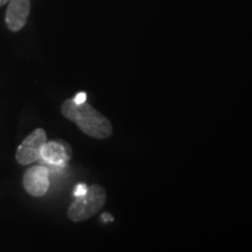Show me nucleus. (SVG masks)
Segmentation results:
<instances>
[{
	"label": "nucleus",
	"instance_id": "f257e3e1",
	"mask_svg": "<svg viewBox=\"0 0 252 252\" xmlns=\"http://www.w3.org/2000/svg\"><path fill=\"white\" fill-rule=\"evenodd\" d=\"M61 112L65 118L74 122L84 134L91 138L106 139L112 135L111 122L87 102L78 104L72 98L64 100L61 105Z\"/></svg>",
	"mask_w": 252,
	"mask_h": 252
},
{
	"label": "nucleus",
	"instance_id": "f03ea898",
	"mask_svg": "<svg viewBox=\"0 0 252 252\" xmlns=\"http://www.w3.org/2000/svg\"><path fill=\"white\" fill-rule=\"evenodd\" d=\"M105 202V189L99 185H93L88 187L86 194L75 197V201L68 208L67 215L72 222H83L98 214Z\"/></svg>",
	"mask_w": 252,
	"mask_h": 252
},
{
	"label": "nucleus",
	"instance_id": "7ed1b4c3",
	"mask_svg": "<svg viewBox=\"0 0 252 252\" xmlns=\"http://www.w3.org/2000/svg\"><path fill=\"white\" fill-rule=\"evenodd\" d=\"M47 143V133L42 127H37L27 135L18 146L15 159L18 163L26 166L40 160L41 151Z\"/></svg>",
	"mask_w": 252,
	"mask_h": 252
},
{
	"label": "nucleus",
	"instance_id": "20e7f679",
	"mask_svg": "<svg viewBox=\"0 0 252 252\" xmlns=\"http://www.w3.org/2000/svg\"><path fill=\"white\" fill-rule=\"evenodd\" d=\"M49 171L46 166H32L25 172L23 186L27 194L34 197L45 196L49 189Z\"/></svg>",
	"mask_w": 252,
	"mask_h": 252
},
{
	"label": "nucleus",
	"instance_id": "39448f33",
	"mask_svg": "<svg viewBox=\"0 0 252 252\" xmlns=\"http://www.w3.org/2000/svg\"><path fill=\"white\" fill-rule=\"evenodd\" d=\"M31 13V0H9L5 14V24L11 32L21 31L26 26Z\"/></svg>",
	"mask_w": 252,
	"mask_h": 252
},
{
	"label": "nucleus",
	"instance_id": "423d86ee",
	"mask_svg": "<svg viewBox=\"0 0 252 252\" xmlns=\"http://www.w3.org/2000/svg\"><path fill=\"white\" fill-rule=\"evenodd\" d=\"M68 144H63L61 141H47L41 151L40 159L52 166L63 167L65 166L71 158V152Z\"/></svg>",
	"mask_w": 252,
	"mask_h": 252
},
{
	"label": "nucleus",
	"instance_id": "0eeeda50",
	"mask_svg": "<svg viewBox=\"0 0 252 252\" xmlns=\"http://www.w3.org/2000/svg\"><path fill=\"white\" fill-rule=\"evenodd\" d=\"M87 190H88V186L86 184H78L76 187L74 188V196L75 197L82 196V195L87 193Z\"/></svg>",
	"mask_w": 252,
	"mask_h": 252
},
{
	"label": "nucleus",
	"instance_id": "6e6552de",
	"mask_svg": "<svg viewBox=\"0 0 252 252\" xmlns=\"http://www.w3.org/2000/svg\"><path fill=\"white\" fill-rule=\"evenodd\" d=\"M72 99L75 100V103H78V104L87 102V94L86 93H78Z\"/></svg>",
	"mask_w": 252,
	"mask_h": 252
},
{
	"label": "nucleus",
	"instance_id": "1a4fd4ad",
	"mask_svg": "<svg viewBox=\"0 0 252 252\" xmlns=\"http://www.w3.org/2000/svg\"><path fill=\"white\" fill-rule=\"evenodd\" d=\"M8 1H9V0H0V7H1V6H4V5L7 4Z\"/></svg>",
	"mask_w": 252,
	"mask_h": 252
}]
</instances>
